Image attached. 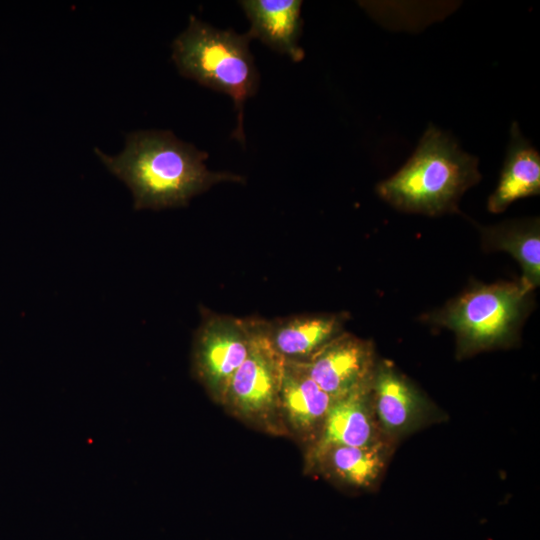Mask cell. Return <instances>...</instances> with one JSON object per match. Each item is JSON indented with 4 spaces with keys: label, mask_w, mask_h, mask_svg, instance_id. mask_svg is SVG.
<instances>
[{
    "label": "cell",
    "mask_w": 540,
    "mask_h": 540,
    "mask_svg": "<svg viewBox=\"0 0 540 540\" xmlns=\"http://www.w3.org/2000/svg\"><path fill=\"white\" fill-rule=\"evenodd\" d=\"M384 442L369 446L330 445L314 452V457L341 481L358 488L372 486L386 463Z\"/></svg>",
    "instance_id": "9a60e30c"
},
{
    "label": "cell",
    "mask_w": 540,
    "mask_h": 540,
    "mask_svg": "<svg viewBox=\"0 0 540 540\" xmlns=\"http://www.w3.org/2000/svg\"><path fill=\"white\" fill-rule=\"evenodd\" d=\"M249 22L248 35L272 50L299 62L304 50L299 45L303 21L300 0H244L239 2Z\"/></svg>",
    "instance_id": "30bf717a"
},
{
    "label": "cell",
    "mask_w": 540,
    "mask_h": 540,
    "mask_svg": "<svg viewBox=\"0 0 540 540\" xmlns=\"http://www.w3.org/2000/svg\"><path fill=\"white\" fill-rule=\"evenodd\" d=\"M344 317L336 314L294 317L272 326L268 336L276 351L288 360L308 359L340 334ZM302 361V360H301Z\"/></svg>",
    "instance_id": "4fadbf2b"
},
{
    "label": "cell",
    "mask_w": 540,
    "mask_h": 540,
    "mask_svg": "<svg viewBox=\"0 0 540 540\" xmlns=\"http://www.w3.org/2000/svg\"><path fill=\"white\" fill-rule=\"evenodd\" d=\"M480 180L478 158L429 125L408 161L376 191L398 210L436 216L456 212L461 196Z\"/></svg>",
    "instance_id": "7a4b0ae2"
},
{
    "label": "cell",
    "mask_w": 540,
    "mask_h": 540,
    "mask_svg": "<svg viewBox=\"0 0 540 540\" xmlns=\"http://www.w3.org/2000/svg\"><path fill=\"white\" fill-rule=\"evenodd\" d=\"M94 151L129 187L136 210L185 206L216 183L243 180L236 174L210 171L204 163L208 154L171 131L131 132L123 151L115 156L98 148Z\"/></svg>",
    "instance_id": "6da1fadb"
},
{
    "label": "cell",
    "mask_w": 540,
    "mask_h": 540,
    "mask_svg": "<svg viewBox=\"0 0 540 540\" xmlns=\"http://www.w3.org/2000/svg\"><path fill=\"white\" fill-rule=\"evenodd\" d=\"M540 194V155L521 133L517 122L510 129V139L500 178L490 195L487 208L503 212L512 202Z\"/></svg>",
    "instance_id": "8fae6325"
},
{
    "label": "cell",
    "mask_w": 540,
    "mask_h": 540,
    "mask_svg": "<svg viewBox=\"0 0 540 540\" xmlns=\"http://www.w3.org/2000/svg\"><path fill=\"white\" fill-rule=\"evenodd\" d=\"M370 383L333 400L314 452L330 445L361 447L383 442L372 407Z\"/></svg>",
    "instance_id": "9c48e42d"
},
{
    "label": "cell",
    "mask_w": 540,
    "mask_h": 540,
    "mask_svg": "<svg viewBox=\"0 0 540 540\" xmlns=\"http://www.w3.org/2000/svg\"><path fill=\"white\" fill-rule=\"evenodd\" d=\"M482 242L489 250L510 253L522 269L521 284L533 291L540 284V230L538 219L482 227Z\"/></svg>",
    "instance_id": "5bb4252c"
},
{
    "label": "cell",
    "mask_w": 540,
    "mask_h": 540,
    "mask_svg": "<svg viewBox=\"0 0 540 540\" xmlns=\"http://www.w3.org/2000/svg\"><path fill=\"white\" fill-rule=\"evenodd\" d=\"M333 398L309 376L301 361H285L280 400L291 424L310 430L323 424Z\"/></svg>",
    "instance_id": "7c38bea8"
},
{
    "label": "cell",
    "mask_w": 540,
    "mask_h": 540,
    "mask_svg": "<svg viewBox=\"0 0 540 540\" xmlns=\"http://www.w3.org/2000/svg\"><path fill=\"white\" fill-rule=\"evenodd\" d=\"M370 394L377 424L390 437L406 434L424 423L429 406L416 387L394 366L376 363Z\"/></svg>",
    "instance_id": "ba28073f"
},
{
    "label": "cell",
    "mask_w": 540,
    "mask_h": 540,
    "mask_svg": "<svg viewBox=\"0 0 540 540\" xmlns=\"http://www.w3.org/2000/svg\"><path fill=\"white\" fill-rule=\"evenodd\" d=\"M250 41L247 33L217 29L191 15L187 28L172 44V59L182 76L232 98L237 112L232 136L242 144L244 105L259 86Z\"/></svg>",
    "instance_id": "3957f363"
},
{
    "label": "cell",
    "mask_w": 540,
    "mask_h": 540,
    "mask_svg": "<svg viewBox=\"0 0 540 540\" xmlns=\"http://www.w3.org/2000/svg\"><path fill=\"white\" fill-rule=\"evenodd\" d=\"M530 293L520 281L478 285L428 319L451 329L462 352L504 345L514 339L526 315Z\"/></svg>",
    "instance_id": "277c9868"
},
{
    "label": "cell",
    "mask_w": 540,
    "mask_h": 540,
    "mask_svg": "<svg viewBox=\"0 0 540 540\" xmlns=\"http://www.w3.org/2000/svg\"><path fill=\"white\" fill-rule=\"evenodd\" d=\"M301 363L333 399L368 384L376 366L371 343L347 333H340Z\"/></svg>",
    "instance_id": "52a82bcc"
},
{
    "label": "cell",
    "mask_w": 540,
    "mask_h": 540,
    "mask_svg": "<svg viewBox=\"0 0 540 540\" xmlns=\"http://www.w3.org/2000/svg\"><path fill=\"white\" fill-rule=\"evenodd\" d=\"M250 322L229 316H210L200 326L194 346L195 368L209 390L225 399L230 380L245 360Z\"/></svg>",
    "instance_id": "8992f818"
},
{
    "label": "cell",
    "mask_w": 540,
    "mask_h": 540,
    "mask_svg": "<svg viewBox=\"0 0 540 540\" xmlns=\"http://www.w3.org/2000/svg\"><path fill=\"white\" fill-rule=\"evenodd\" d=\"M285 361L274 348L267 325L250 322L248 354L232 376L224 400L245 416L269 413L280 400Z\"/></svg>",
    "instance_id": "5b68a950"
}]
</instances>
